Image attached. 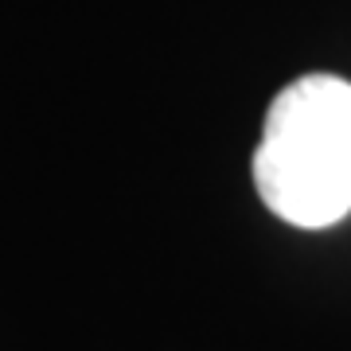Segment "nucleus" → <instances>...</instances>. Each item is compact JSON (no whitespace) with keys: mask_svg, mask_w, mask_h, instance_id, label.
I'll return each mask as SVG.
<instances>
[{"mask_svg":"<svg viewBox=\"0 0 351 351\" xmlns=\"http://www.w3.org/2000/svg\"><path fill=\"white\" fill-rule=\"evenodd\" d=\"M254 188L277 219L324 230L351 211V82L304 75L281 86L254 149Z\"/></svg>","mask_w":351,"mask_h":351,"instance_id":"obj_1","label":"nucleus"}]
</instances>
